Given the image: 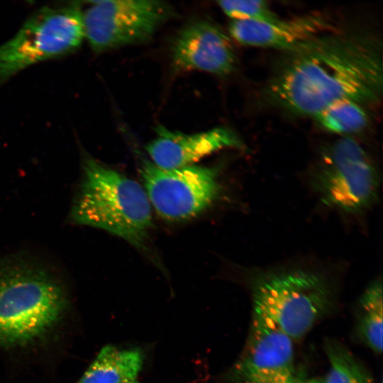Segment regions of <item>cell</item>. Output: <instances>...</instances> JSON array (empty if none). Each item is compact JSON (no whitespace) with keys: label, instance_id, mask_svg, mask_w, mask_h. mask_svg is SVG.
<instances>
[{"label":"cell","instance_id":"e0dca14e","mask_svg":"<svg viewBox=\"0 0 383 383\" xmlns=\"http://www.w3.org/2000/svg\"><path fill=\"white\" fill-rule=\"evenodd\" d=\"M222 11L233 20L271 21L278 16L262 0H228L217 2Z\"/></svg>","mask_w":383,"mask_h":383},{"label":"cell","instance_id":"5b68a950","mask_svg":"<svg viewBox=\"0 0 383 383\" xmlns=\"http://www.w3.org/2000/svg\"><path fill=\"white\" fill-rule=\"evenodd\" d=\"M84 39L80 1L36 10L0 45V84L35 64L75 52Z\"/></svg>","mask_w":383,"mask_h":383},{"label":"cell","instance_id":"277c9868","mask_svg":"<svg viewBox=\"0 0 383 383\" xmlns=\"http://www.w3.org/2000/svg\"><path fill=\"white\" fill-rule=\"evenodd\" d=\"M250 285L253 310L268 317L294 341L304 337L331 306V288L314 271L260 272Z\"/></svg>","mask_w":383,"mask_h":383},{"label":"cell","instance_id":"9a60e30c","mask_svg":"<svg viewBox=\"0 0 383 383\" xmlns=\"http://www.w3.org/2000/svg\"><path fill=\"white\" fill-rule=\"evenodd\" d=\"M363 106L353 100H343L328 106L313 118L321 128L331 133H356L369 123L370 118Z\"/></svg>","mask_w":383,"mask_h":383},{"label":"cell","instance_id":"7a4b0ae2","mask_svg":"<svg viewBox=\"0 0 383 383\" xmlns=\"http://www.w3.org/2000/svg\"><path fill=\"white\" fill-rule=\"evenodd\" d=\"M68 304L64 284L41 262L24 255L0 259V347L21 348L44 338Z\"/></svg>","mask_w":383,"mask_h":383},{"label":"cell","instance_id":"9c48e42d","mask_svg":"<svg viewBox=\"0 0 383 383\" xmlns=\"http://www.w3.org/2000/svg\"><path fill=\"white\" fill-rule=\"evenodd\" d=\"M246 345L233 369L239 383H285L294 374V340L263 313L253 310Z\"/></svg>","mask_w":383,"mask_h":383},{"label":"cell","instance_id":"8fae6325","mask_svg":"<svg viewBox=\"0 0 383 383\" xmlns=\"http://www.w3.org/2000/svg\"><path fill=\"white\" fill-rule=\"evenodd\" d=\"M155 131L157 137L147 144L145 150L151 162L165 170L193 165L222 149L244 148L238 135L224 126L188 134L158 126Z\"/></svg>","mask_w":383,"mask_h":383},{"label":"cell","instance_id":"6da1fadb","mask_svg":"<svg viewBox=\"0 0 383 383\" xmlns=\"http://www.w3.org/2000/svg\"><path fill=\"white\" fill-rule=\"evenodd\" d=\"M382 86L381 41L367 33L331 31L284 52L265 92L274 105L313 117L343 100L377 102Z\"/></svg>","mask_w":383,"mask_h":383},{"label":"cell","instance_id":"3957f363","mask_svg":"<svg viewBox=\"0 0 383 383\" xmlns=\"http://www.w3.org/2000/svg\"><path fill=\"white\" fill-rule=\"evenodd\" d=\"M82 167L72 221L107 231L149 252L152 206L144 188L88 155L83 157Z\"/></svg>","mask_w":383,"mask_h":383},{"label":"cell","instance_id":"4fadbf2b","mask_svg":"<svg viewBox=\"0 0 383 383\" xmlns=\"http://www.w3.org/2000/svg\"><path fill=\"white\" fill-rule=\"evenodd\" d=\"M144 355L138 348L103 347L75 383H125L137 380Z\"/></svg>","mask_w":383,"mask_h":383},{"label":"cell","instance_id":"ac0fdd59","mask_svg":"<svg viewBox=\"0 0 383 383\" xmlns=\"http://www.w3.org/2000/svg\"><path fill=\"white\" fill-rule=\"evenodd\" d=\"M297 383H323L322 379L311 378L304 380H298Z\"/></svg>","mask_w":383,"mask_h":383},{"label":"cell","instance_id":"5bb4252c","mask_svg":"<svg viewBox=\"0 0 383 383\" xmlns=\"http://www.w3.org/2000/svg\"><path fill=\"white\" fill-rule=\"evenodd\" d=\"M357 331L361 340L373 352L382 351L383 298L381 280L373 281L362 292L357 305Z\"/></svg>","mask_w":383,"mask_h":383},{"label":"cell","instance_id":"2e32d148","mask_svg":"<svg viewBox=\"0 0 383 383\" xmlns=\"http://www.w3.org/2000/svg\"><path fill=\"white\" fill-rule=\"evenodd\" d=\"M326 353L329 370L323 383H374L355 356L342 344L328 340Z\"/></svg>","mask_w":383,"mask_h":383},{"label":"cell","instance_id":"8992f818","mask_svg":"<svg viewBox=\"0 0 383 383\" xmlns=\"http://www.w3.org/2000/svg\"><path fill=\"white\" fill-rule=\"evenodd\" d=\"M321 200L348 213H360L376 201L379 177L365 149L355 139L344 137L321 153L311 176Z\"/></svg>","mask_w":383,"mask_h":383},{"label":"cell","instance_id":"ba28073f","mask_svg":"<svg viewBox=\"0 0 383 383\" xmlns=\"http://www.w3.org/2000/svg\"><path fill=\"white\" fill-rule=\"evenodd\" d=\"M140 175L151 206L164 219H191L211 207L220 197L218 167L190 165L165 170L148 160Z\"/></svg>","mask_w":383,"mask_h":383},{"label":"cell","instance_id":"52a82bcc","mask_svg":"<svg viewBox=\"0 0 383 383\" xmlns=\"http://www.w3.org/2000/svg\"><path fill=\"white\" fill-rule=\"evenodd\" d=\"M87 4L84 10L82 8L84 38L96 52L145 43L176 15L173 6L162 1L105 0Z\"/></svg>","mask_w":383,"mask_h":383},{"label":"cell","instance_id":"30bf717a","mask_svg":"<svg viewBox=\"0 0 383 383\" xmlns=\"http://www.w3.org/2000/svg\"><path fill=\"white\" fill-rule=\"evenodd\" d=\"M173 67L225 76L235 68L236 55L228 35L215 23L199 20L186 25L172 48Z\"/></svg>","mask_w":383,"mask_h":383},{"label":"cell","instance_id":"d6986e66","mask_svg":"<svg viewBox=\"0 0 383 383\" xmlns=\"http://www.w3.org/2000/svg\"><path fill=\"white\" fill-rule=\"evenodd\" d=\"M298 382V379L296 378H295L294 379L292 380V381H289V382H285V383H297Z\"/></svg>","mask_w":383,"mask_h":383},{"label":"cell","instance_id":"7c38bea8","mask_svg":"<svg viewBox=\"0 0 383 383\" xmlns=\"http://www.w3.org/2000/svg\"><path fill=\"white\" fill-rule=\"evenodd\" d=\"M333 30L325 17L316 13L271 21L233 20L228 28L240 44L284 52Z\"/></svg>","mask_w":383,"mask_h":383},{"label":"cell","instance_id":"ffe728a7","mask_svg":"<svg viewBox=\"0 0 383 383\" xmlns=\"http://www.w3.org/2000/svg\"><path fill=\"white\" fill-rule=\"evenodd\" d=\"M125 383H139V382L137 380H134V381H131V382H128Z\"/></svg>","mask_w":383,"mask_h":383}]
</instances>
